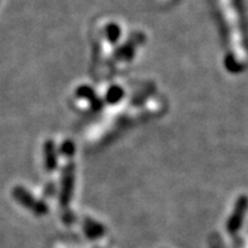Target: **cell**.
<instances>
[{"mask_svg":"<svg viewBox=\"0 0 248 248\" xmlns=\"http://www.w3.org/2000/svg\"><path fill=\"white\" fill-rule=\"evenodd\" d=\"M248 206V199L246 196H241L237 202V205H235L234 214L231 217L228 222V231L231 233H235L242 227V222H243V217H245V213L247 210Z\"/></svg>","mask_w":248,"mask_h":248,"instance_id":"obj_1","label":"cell"}]
</instances>
